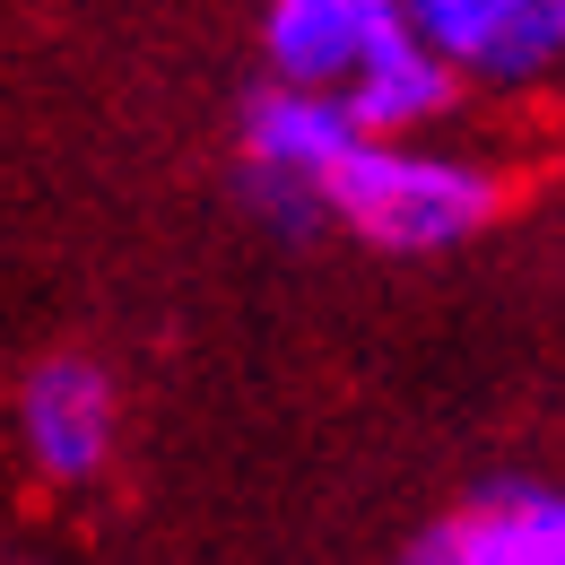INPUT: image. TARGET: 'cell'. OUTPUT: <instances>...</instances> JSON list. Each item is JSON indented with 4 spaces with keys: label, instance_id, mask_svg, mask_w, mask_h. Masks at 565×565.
<instances>
[{
    "label": "cell",
    "instance_id": "cell-1",
    "mask_svg": "<svg viewBox=\"0 0 565 565\" xmlns=\"http://www.w3.org/2000/svg\"><path fill=\"white\" fill-rule=\"evenodd\" d=\"M495 217H504V174L461 148H426V131L418 140H365L331 174V226H349L356 244L401 253V262L452 253V244L488 235Z\"/></svg>",
    "mask_w": 565,
    "mask_h": 565
},
{
    "label": "cell",
    "instance_id": "cell-2",
    "mask_svg": "<svg viewBox=\"0 0 565 565\" xmlns=\"http://www.w3.org/2000/svg\"><path fill=\"white\" fill-rule=\"evenodd\" d=\"M365 140H374V131L349 114V96L270 78V87L244 105V122H235V157H244L253 210L270 217V226H287V235L322 226V217H331V174H340Z\"/></svg>",
    "mask_w": 565,
    "mask_h": 565
},
{
    "label": "cell",
    "instance_id": "cell-3",
    "mask_svg": "<svg viewBox=\"0 0 565 565\" xmlns=\"http://www.w3.org/2000/svg\"><path fill=\"white\" fill-rule=\"evenodd\" d=\"M409 26L452 62L461 87L531 96L565 78V0H409Z\"/></svg>",
    "mask_w": 565,
    "mask_h": 565
},
{
    "label": "cell",
    "instance_id": "cell-4",
    "mask_svg": "<svg viewBox=\"0 0 565 565\" xmlns=\"http://www.w3.org/2000/svg\"><path fill=\"white\" fill-rule=\"evenodd\" d=\"M9 426H18V452L44 488H87V479H105V461L122 444V392L96 356H44L18 383Z\"/></svg>",
    "mask_w": 565,
    "mask_h": 565
},
{
    "label": "cell",
    "instance_id": "cell-5",
    "mask_svg": "<svg viewBox=\"0 0 565 565\" xmlns=\"http://www.w3.org/2000/svg\"><path fill=\"white\" fill-rule=\"evenodd\" d=\"M409 26V0H262V62L270 78L349 96Z\"/></svg>",
    "mask_w": 565,
    "mask_h": 565
},
{
    "label": "cell",
    "instance_id": "cell-6",
    "mask_svg": "<svg viewBox=\"0 0 565 565\" xmlns=\"http://www.w3.org/2000/svg\"><path fill=\"white\" fill-rule=\"evenodd\" d=\"M409 565H565V488H479L426 522Z\"/></svg>",
    "mask_w": 565,
    "mask_h": 565
}]
</instances>
